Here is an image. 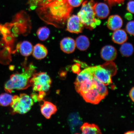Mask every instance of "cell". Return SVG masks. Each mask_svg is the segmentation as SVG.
Masks as SVG:
<instances>
[{"label":"cell","mask_w":134,"mask_h":134,"mask_svg":"<svg viewBox=\"0 0 134 134\" xmlns=\"http://www.w3.org/2000/svg\"><path fill=\"white\" fill-rule=\"evenodd\" d=\"M37 8L36 13L42 20L57 28L64 27L73 9L68 0H54Z\"/></svg>","instance_id":"cell-1"},{"label":"cell","mask_w":134,"mask_h":134,"mask_svg":"<svg viewBox=\"0 0 134 134\" xmlns=\"http://www.w3.org/2000/svg\"><path fill=\"white\" fill-rule=\"evenodd\" d=\"M36 67L31 63L25 67L24 71L21 73H16L10 76V79L5 83L4 90L8 93H11L14 90H26L31 86V80L36 73Z\"/></svg>","instance_id":"cell-2"},{"label":"cell","mask_w":134,"mask_h":134,"mask_svg":"<svg viewBox=\"0 0 134 134\" xmlns=\"http://www.w3.org/2000/svg\"><path fill=\"white\" fill-rule=\"evenodd\" d=\"M96 3L93 0L85 1L82 4L81 9L78 13L77 16L84 26L90 30L94 29L101 23L99 20L95 18L94 8Z\"/></svg>","instance_id":"cell-3"},{"label":"cell","mask_w":134,"mask_h":134,"mask_svg":"<svg viewBox=\"0 0 134 134\" xmlns=\"http://www.w3.org/2000/svg\"><path fill=\"white\" fill-rule=\"evenodd\" d=\"M34 104V101L29 95L21 93L19 96H13L11 104L13 113L23 114L29 111Z\"/></svg>","instance_id":"cell-4"},{"label":"cell","mask_w":134,"mask_h":134,"mask_svg":"<svg viewBox=\"0 0 134 134\" xmlns=\"http://www.w3.org/2000/svg\"><path fill=\"white\" fill-rule=\"evenodd\" d=\"M51 83L52 80L49 75L43 72L35 73L31 80V86L35 92L48 91Z\"/></svg>","instance_id":"cell-5"},{"label":"cell","mask_w":134,"mask_h":134,"mask_svg":"<svg viewBox=\"0 0 134 134\" xmlns=\"http://www.w3.org/2000/svg\"><path fill=\"white\" fill-rule=\"evenodd\" d=\"M92 76L104 85H108L112 83L111 75L101 65L89 67Z\"/></svg>","instance_id":"cell-6"},{"label":"cell","mask_w":134,"mask_h":134,"mask_svg":"<svg viewBox=\"0 0 134 134\" xmlns=\"http://www.w3.org/2000/svg\"><path fill=\"white\" fill-rule=\"evenodd\" d=\"M68 20L67 31L77 34L82 32L84 26L78 16L73 15L70 16Z\"/></svg>","instance_id":"cell-7"},{"label":"cell","mask_w":134,"mask_h":134,"mask_svg":"<svg viewBox=\"0 0 134 134\" xmlns=\"http://www.w3.org/2000/svg\"><path fill=\"white\" fill-rule=\"evenodd\" d=\"M83 99L87 103L94 104H98L104 98L102 96L95 88H92L80 94Z\"/></svg>","instance_id":"cell-8"},{"label":"cell","mask_w":134,"mask_h":134,"mask_svg":"<svg viewBox=\"0 0 134 134\" xmlns=\"http://www.w3.org/2000/svg\"><path fill=\"white\" fill-rule=\"evenodd\" d=\"M100 55L102 59L105 61H112L116 58L117 51L114 47L107 45L102 48Z\"/></svg>","instance_id":"cell-9"},{"label":"cell","mask_w":134,"mask_h":134,"mask_svg":"<svg viewBox=\"0 0 134 134\" xmlns=\"http://www.w3.org/2000/svg\"><path fill=\"white\" fill-rule=\"evenodd\" d=\"M41 113L47 119L51 118L52 115L54 114L57 110V107L53 103L43 100V103L41 105Z\"/></svg>","instance_id":"cell-10"},{"label":"cell","mask_w":134,"mask_h":134,"mask_svg":"<svg viewBox=\"0 0 134 134\" xmlns=\"http://www.w3.org/2000/svg\"><path fill=\"white\" fill-rule=\"evenodd\" d=\"M94 10L95 16L100 19H105L110 13L109 8L108 5L104 3H96Z\"/></svg>","instance_id":"cell-11"},{"label":"cell","mask_w":134,"mask_h":134,"mask_svg":"<svg viewBox=\"0 0 134 134\" xmlns=\"http://www.w3.org/2000/svg\"><path fill=\"white\" fill-rule=\"evenodd\" d=\"M60 46L62 51L68 54L73 52L76 47L74 40L69 37L63 38L60 42Z\"/></svg>","instance_id":"cell-12"},{"label":"cell","mask_w":134,"mask_h":134,"mask_svg":"<svg viewBox=\"0 0 134 134\" xmlns=\"http://www.w3.org/2000/svg\"><path fill=\"white\" fill-rule=\"evenodd\" d=\"M123 24V20L121 17L118 15H113L109 18L107 26L109 29L115 31L120 29Z\"/></svg>","instance_id":"cell-13"},{"label":"cell","mask_w":134,"mask_h":134,"mask_svg":"<svg viewBox=\"0 0 134 134\" xmlns=\"http://www.w3.org/2000/svg\"><path fill=\"white\" fill-rule=\"evenodd\" d=\"M75 89L80 94L87 91L92 88H95V85L93 78L88 80L79 83L75 84Z\"/></svg>","instance_id":"cell-14"},{"label":"cell","mask_w":134,"mask_h":134,"mask_svg":"<svg viewBox=\"0 0 134 134\" xmlns=\"http://www.w3.org/2000/svg\"><path fill=\"white\" fill-rule=\"evenodd\" d=\"M33 55L36 59L41 60L46 57L48 52L47 48L41 43H38L34 47Z\"/></svg>","instance_id":"cell-15"},{"label":"cell","mask_w":134,"mask_h":134,"mask_svg":"<svg viewBox=\"0 0 134 134\" xmlns=\"http://www.w3.org/2000/svg\"><path fill=\"white\" fill-rule=\"evenodd\" d=\"M112 38L114 42L118 44H122L127 41L128 36L124 30L119 29L114 31Z\"/></svg>","instance_id":"cell-16"},{"label":"cell","mask_w":134,"mask_h":134,"mask_svg":"<svg viewBox=\"0 0 134 134\" xmlns=\"http://www.w3.org/2000/svg\"><path fill=\"white\" fill-rule=\"evenodd\" d=\"M82 133L84 134H101V131L98 126L94 124L85 123L80 127Z\"/></svg>","instance_id":"cell-17"},{"label":"cell","mask_w":134,"mask_h":134,"mask_svg":"<svg viewBox=\"0 0 134 134\" xmlns=\"http://www.w3.org/2000/svg\"><path fill=\"white\" fill-rule=\"evenodd\" d=\"M18 48L21 54L25 57L31 55L32 53L33 48L31 43L27 41H23L20 43Z\"/></svg>","instance_id":"cell-18"},{"label":"cell","mask_w":134,"mask_h":134,"mask_svg":"<svg viewBox=\"0 0 134 134\" xmlns=\"http://www.w3.org/2000/svg\"><path fill=\"white\" fill-rule=\"evenodd\" d=\"M76 46L81 51H85L88 49L90 46L88 38L85 36H80L76 38L75 41Z\"/></svg>","instance_id":"cell-19"},{"label":"cell","mask_w":134,"mask_h":134,"mask_svg":"<svg viewBox=\"0 0 134 134\" xmlns=\"http://www.w3.org/2000/svg\"><path fill=\"white\" fill-rule=\"evenodd\" d=\"M10 53V48L9 47H5L4 49L0 50V63L7 65L9 63L11 60Z\"/></svg>","instance_id":"cell-20"},{"label":"cell","mask_w":134,"mask_h":134,"mask_svg":"<svg viewBox=\"0 0 134 134\" xmlns=\"http://www.w3.org/2000/svg\"><path fill=\"white\" fill-rule=\"evenodd\" d=\"M78 75L75 84L81 83L85 80L91 79L93 77L90 73L89 67L80 72Z\"/></svg>","instance_id":"cell-21"},{"label":"cell","mask_w":134,"mask_h":134,"mask_svg":"<svg viewBox=\"0 0 134 134\" xmlns=\"http://www.w3.org/2000/svg\"><path fill=\"white\" fill-rule=\"evenodd\" d=\"M93 79L95 83L94 88L101 96L105 98L108 93V88L107 87L106 85L98 81L94 77H93Z\"/></svg>","instance_id":"cell-22"},{"label":"cell","mask_w":134,"mask_h":134,"mask_svg":"<svg viewBox=\"0 0 134 134\" xmlns=\"http://www.w3.org/2000/svg\"><path fill=\"white\" fill-rule=\"evenodd\" d=\"M120 51L121 55L123 56L130 57L133 53V45L130 43H124L120 47Z\"/></svg>","instance_id":"cell-23"},{"label":"cell","mask_w":134,"mask_h":134,"mask_svg":"<svg viewBox=\"0 0 134 134\" xmlns=\"http://www.w3.org/2000/svg\"><path fill=\"white\" fill-rule=\"evenodd\" d=\"M13 96L9 93H4L0 95V105L7 107L11 104Z\"/></svg>","instance_id":"cell-24"},{"label":"cell","mask_w":134,"mask_h":134,"mask_svg":"<svg viewBox=\"0 0 134 134\" xmlns=\"http://www.w3.org/2000/svg\"><path fill=\"white\" fill-rule=\"evenodd\" d=\"M50 30L46 26H43L38 28L37 34L39 39L41 41H46L49 37Z\"/></svg>","instance_id":"cell-25"},{"label":"cell","mask_w":134,"mask_h":134,"mask_svg":"<svg viewBox=\"0 0 134 134\" xmlns=\"http://www.w3.org/2000/svg\"><path fill=\"white\" fill-rule=\"evenodd\" d=\"M54 0H28V4L31 10L36 9L42 5L46 4Z\"/></svg>","instance_id":"cell-26"},{"label":"cell","mask_w":134,"mask_h":134,"mask_svg":"<svg viewBox=\"0 0 134 134\" xmlns=\"http://www.w3.org/2000/svg\"><path fill=\"white\" fill-rule=\"evenodd\" d=\"M101 66L108 71L111 76L116 74L117 72L116 67L115 64L113 62H108Z\"/></svg>","instance_id":"cell-27"},{"label":"cell","mask_w":134,"mask_h":134,"mask_svg":"<svg viewBox=\"0 0 134 134\" xmlns=\"http://www.w3.org/2000/svg\"><path fill=\"white\" fill-rule=\"evenodd\" d=\"M134 21L129 22L126 25V30L127 32L131 36L134 35Z\"/></svg>","instance_id":"cell-28"},{"label":"cell","mask_w":134,"mask_h":134,"mask_svg":"<svg viewBox=\"0 0 134 134\" xmlns=\"http://www.w3.org/2000/svg\"><path fill=\"white\" fill-rule=\"evenodd\" d=\"M68 3L72 7H77L80 5L83 0H68Z\"/></svg>","instance_id":"cell-29"},{"label":"cell","mask_w":134,"mask_h":134,"mask_svg":"<svg viewBox=\"0 0 134 134\" xmlns=\"http://www.w3.org/2000/svg\"><path fill=\"white\" fill-rule=\"evenodd\" d=\"M111 7L116 4H123L125 0H104Z\"/></svg>","instance_id":"cell-30"},{"label":"cell","mask_w":134,"mask_h":134,"mask_svg":"<svg viewBox=\"0 0 134 134\" xmlns=\"http://www.w3.org/2000/svg\"><path fill=\"white\" fill-rule=\"evenodd\" d=\"M80 64L78 63L73 65L71 69L73 72L78 74L80 72Z\"/></svg>","instance_id":"cell-31"},{"label":"cell","mask_w":134,"mask_h":134,"mask_svg":"<svg viewBox=\"0 0 134 134\" xmlns=\"http://www.w3.org/2000/svg\"><path fill=\"white\" fill-rule=\"evenodd\" d=\"M127 10L131 13H134V1H130L127 4Z\"/></svg>","instance_id":"cell-32"},{"label":"cell","mask_w":134,"mask_h":134,"mask_svg":"<svg viewBox=\"0 0 134 134\" xmlns=\"http://www.w3.org/2000/svg\"><path fill=\"white\" fill-rule=\"evenodd\" d=\"M134 88L133 87L132 88L130 92L129 96L131 100L133 102H134Z\"/></svg>","instance_id":"cell-33"},{"label":"cell","mask_w":134,"mask_h":134,"mask_svg":"<svg viewBox=\"0 0 134 134\" xmlns=\"http://www.w3.org/2000/svg\"><path fill=\"white\" fill-rule=\"evenodd\" d=\"M125 18L126 19L130 20L132 19V15L130 13H127L125 15Z\"/></svg>","instance_id":"cell-34"},{"label":"cell","mask_w":134,"mask_h":134,"mask_svg":"<svg viewBox=\"0 0 134 134\" xmlns=\"http://www.w3.org/2000/svg\"><path fill=\"white\" fill-rule=\"evenodd\" d=\"M134 133V131H128V132H126L125 133V134H133Z\"/></svg>","instance_id":"cell-35"}]
</instances>
